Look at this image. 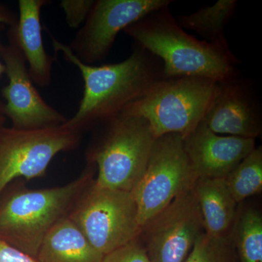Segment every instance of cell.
<instances>
[{"label":"cell","instance_id":"8fae6325","mask_svg":"<svg viewBox=\"0 0 262 262\" xmlns=\"http://www.w3.org/2000/svg\"><path fill=\"white\" fill-rule=\"evenodd\" d=\"M8 37V44L0 47L8 78L1 90L5 102H0V115L9 119L11 127L20 130L63 125L68 119L43 99L29 76L23 53L14 39L9 34Z\"/></svg>","mask_w":262,"mask_h":262},{"label":"cell","instance_id":"7a4b0ae2","mask_svg":"<svg viewBox=\"0 0 262 262\" xmlns=\"http://www.w3.org/2000/svg\"><path fill=\"white\" fill-rule=\"evenodd\" d=\"M123 32L161 61L164 78L201 77L222 82L237 76V60L228 45L199 40L188 34L168 7L150 13Z\"/></svg>","mask_w":262,"mask_h":262},{"label":"cell","instance_id":"cb8c5ba5","mask_svg":"<svg viewBox=\"0 0 262 262\" xmlns=\"http://www.w3.org/2000/svg\"><path fill=\"white\" fill-rule=\"evenodd\" d=\"M18 20V15L5 5L0 4V24L12 27Z\"/></svg>","mask_w":262,"mask_h":262},{"label":"cell","instance_id":"484cf974","mask_svg":"<svg viewBox=\"0 0 262 262\" xmlns=\"http://www.w3.org/2000/svg\"><path fill=\"white\" fill-rule=\"evenodd\" d=\"M5 120H6V118L5 117L0 115V126L5 125Z\"/></svg>","mask_w":262,"mask_h":262},{"label":"cell","instance_id":"e0dca14e","mask_svg":"<svg viewBox=\"0 0 262 262\" xmlns=\"http://www.w3.org/2000/svg\"><path fill=\"white\" fill-rule=\"evenodd\" d=\"M237 5L236 0H219L214 5L203 7L192 14L174 18L181 28L193 31L206 42L227 45L225 29Z\"/></svg>","mask_w":262,"mask_h":262},{"label":"cell","instance_id":"30bf717a","mask_svg":"<svg viewBox=\"0 0 262 262\" xmlns=\"http://www.w3.org/2000/svg\"><path fill=\"white\" fill-rule=\"evenodd\" d=\"M204 232L193 187L141 227L139 239L151 262H184Z\"/></svg>","mask_w":262,"mask_h":262},{"label":"cell","instance_id":"603a6c76","mask_svg":"<svg viewBox=\"0 0 262 262\" xmlns=\"http://www.w3.org/2000/svg\"><path fill=\"white\" fill-rule=\"evenodd\" d=\"M0 262H37L35 258L0 239Z\"/></svg>","mask_w":262,"mask_h":262},{"label":"cell","instance_id":"d4e9b609","mask_svg":"<svg viewBox=\"0 0 262 262\" xmlns=\"http://www.w3.org/2000/svg\"><path fill=\"white\" fill-rule=\"evenodd\" d=\"M5 28V25H2V24H0V34H1V32H3V30H4ZM2 44L1 42H0V47H1ZM5 74V67L4 63H3V61L0 60V78H1L2 76L4 75Z\"/></svg>","mask_w":262,"mask_h":262},{"label":"cell","instance_id":"6da1fadb","mask_svg":"<svg viewBox=\"0 0 262 262\" xmlns=\"http://www.w3.org/2000/svg\"><path fill=\"white\" fill-rule=\"evenodd\" d=\"M54 51L61 52L67 62L80 70L84 91L77 113L63 125L82 134L120 115L164 78L160 60L138 46L130 56L120 63L87 65L74 55L67 45L51 34Z\"/></svg>","mask_w":262,"mask_h":262},{"label":"cell","instance_id":"ba28073f","mask_svg":"<svg viewBox=\"0 0 262 262\" xmlns=\"http://www.w3.org/2000/svg\"><path fill=\"white\" fill-rule=\"evenodd\" d=\"M81 137L63 124L33 130L0 126V196L15 179L44 177L55 157L77 149Z\"/></svg>","mask_w":262,"mask_h":262},{"label":"cell","instance_id":"9c48e42d","mask_svg":"<svg viewBox=\"0 0 262 262\" xmlns=\"http://www.w3.org/2000/svg\"><path fill=\"white\" fill-rule=\"evenodd\" d=\"M170 3V0H95L83 25L67 46L82 63L94 65L108 56L119 33Z\"/></svg>","mask_w":262,"mask_h":262},{"label":"cell","instance_id":"5b68a950","mask_svg":"<svg viewBox=\"0 0 262 262\" xmlns=\"http://www.w3.org/2000/svg\"><path fill=\"white\" fill-rule=\"evenodd\" d=\"M217 84L201 77L163 78L121 114L144 118L156 139L168 134L184 137L203 121Z\"/></svg>","mask_w":262,"mask_h":262},{"label":"cell","instance_id":"4fadbf2b","mask_svg":"<svg viewBox=\"0 0 262 262\" xmlns=\"http://www.w3.org/2000/svg\"><path fill=\"white\" fill-rule=\"evenodd\" d=\"M183 140L198 178L225 179L256 147V139L219 135L203 122Z\"/></svg>","mask_w":262,"mask_h":262},{"label":"cell","instance_id":"d6986e66","mask_svg":"<svg viewBox=\"0 0 262 262\" xmlns=\"http://www.w3.org/2000/svg\"><path fill=\"white\" fill-rule=\"evenodd\" d=\"M227 187L237 204L262 191V148L255 149L225 177Z\"/></svg>","mask_w":262,"mask_h":262},{"label":"cell","instance_id":"ffe728a7","mask_svg":"<svg viewBox=\"0 0 262 262\" xmlns=\"http://www.w3.org/2000/svg\"><path fill=\"white\" fill-rule=\"evenodd\" d=\"M184 262H238L232 237H213L203 232Z\"/></svg>","mask_w":262,"mask_h":262},{"label":"cell","instance_id":"7402d4cb","mask_svg":"<svg viewBox=\"0 0 262 262\" xmlns=\"http://www.w3.org/2000/svg\"><path fill=\"white\" fill-rule=\"evenodd\" d=\"M103 262H151L139 239L105 255Z\"/></svg>","mask_w":262,"mask_h":262},{"label":"cell","instance_id":"2e32d148","mask_svg":"<svg viewBox=\"0 0 262 262\" xmlns=\"http://www.w3.org/2000/svg\"><path fill=\"white\" fill-rule=\"evenodd\" d=\"M103 258L67 216L50 229L35 259L37 262H103Z\"/></svg>","mask_w":262,"mask_h":262},{"label":"cell","instance_id":"7c38bea8","mask_svg":"<svg viewBox=\"0 0 262 262\" xmlns=\"http://www.w3.org/2000/svg\"><path fill=\"white\" fill-rule=\"evenodd\" d=\"M261 116L253 86L236 76L218 82L202 122L219 135L256 139L261 134Z\"/></svg>","mask_w":262,"mask_h":262},{"label":"cell","instance_id":"9a60e30c","mask_svg":"<svg viewBox=\"0 0 262 262\" xmlns=\"http://www.w3.org/2000/svg\"><path fill=\"white\" fill-rule=\"evenodd\" d=\"M193 191L199 205L205 233L213 237L232 234L238 204L225 179L198 178Z\"/></svg>","mask_w":262,"mask_h":262},{"label":"cell","instance_id":"ac0fdd59","mask_svg":"<svg viewBox=\"0 0 262 262\" xmlns=\"http://www.w3.org/2000/svg\"><path fill=\"white\" fill-rule=\"evenodd\" d=\"M231 237L238 262H262V215L258 208L238 205Z\"/></svg>","mask_w":262,"mask_h":262},{"label":"cell","instance_id":"5bb4252c","mask_svg":"<svg viewBox=\"0 0 262 262\" xmlns=\"http://www.w3.org/2000/svg\"><path fill=\"white\" fill-rule=\"evenodd\" d=\"M48 0H19L18 20L8 34L14 39L27 61L29 76L39 87L51 83L54 58L48 54L43 42L41 11Z\"/></svg>","mask_w":262,"mask_h":262},{"label":"cell","instance_id":"44dd1931","mask_svg":"<svg viewBox=\"0 0 262 262\" xmlns=\"http://www.w3.org/2000/svg\"><path fill=\"white\" fill-rule=\"evenodd\" d=\"M95 0H62L60 6L70 28L80 29L92 9Z\"/></svg>","mask_w":262,"mask_h":262},{"label":"cell","instance_id":"52a82bcc","mask_svg":"<svg viewBox=\"0 0 262 262\" xmlns=\"http://www.w3.org/2000/svg\"><path fill=\"white\" fill-rule=\"evenodd\" d=\"M198 178L181 134H168L157 138L145 171L131 192L141 227L177 196L192 189Z\"/></svg>","mask_w":262,"mask_h":262},{"label":"cell","instance_id":"8992f818","mask_svg":"<svg viewBox=\"0 0 262 262\" xmlns=\"http://www.w3.org/2000/svg\"><path fill=\"white\" fill-rule=\"evenodd\" d=\"M94 180L79 196L68 217L105 256L139 239L141 227L132 193L98 187Z\"/></svg>","mask_w":262,"mask_h":262},{"label":"cell","instance_id":"277c9868","mask_svg":"<svg viewBox=\"0 0 262 262\" xmlns=\"http://www.w3.org/2000/svg\"><path fill=\"white\" fill-rule=\"evenodd\" d=\"M86 151L98 187L132 192L145 171L155 136L146 120L120 114L100 124Z\"/></svg>","mask_w":262,"mask_h":262},{"label":"cell","instance_id":"3957f363","mask_svg":"<svg viewBox=\"0 0 262 262\" xmlns=\"http://www.w3.org/2000/svg\"><path fill=\"white\" fill-rule=\"evenodd\" d=\"M88 163L80 175L61 187H16L0 196V239L35 258L50 229L68 216L76 201L94 180Z\"/></svg>","mask_w":262,"mask_h":262}]
</instances>
